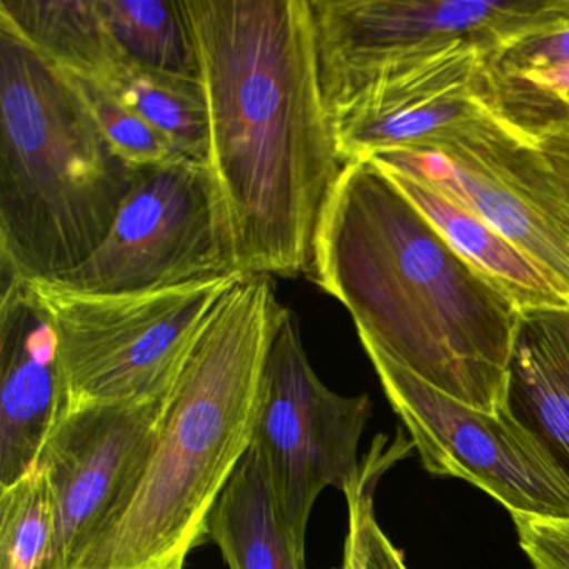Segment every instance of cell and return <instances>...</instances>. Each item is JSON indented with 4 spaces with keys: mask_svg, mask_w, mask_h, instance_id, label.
<instances>
[{
    "mask_svg": "<svg viewBox=\"0 0 569 569\" xmlns=\"http://www.w3.org/2000/svg\"><path fill=\"white\" fill-rule=\"evenodd\" d=\"M366 569H408L402 552L385 535L375 516V502L365 516Z\"/></svg>",
    "mask_w": 569,
    "mask_h": 569,
    "instance_id": "obj_25",
    "label": "cell"
},
{
    "mask_svg": "<svg viewBox=\"0 0 569 569\" xmlns=\"http://www.w3.org/2000/svg\"><path fill=\"white\" fill-rule=\"evenodd\" d=\"M54 536V498L41 462L0 489V569H46Z\"/></svg>",
    "mask_w": 569,
    "mask_h": 569,
    "instance_id": "obj_21",
    "label": "cell"
},
{
    "mask_svg": "<svg viewBox=\"0 0 569 569\" xmlns=\"http://www.w3.org/2000/svg\"><path fill=\"white\" fill-rule=\"evenodd\" d=\"M241 274H309L342 164L309 0H182Z\"/></svg>",
    "mask_w": 569,
    "mask_h": 569,
    "instance_id": "obj_1",
    "label": "cell"
},
{
    "mask_svg": "<svg viewBox=\"0 0 569 569\" xmlns=\"http://www.w3.org/2000/svg\"><path fill=\"white\" fill-rule=\"evenodd\" d=\"M68 76L88 102L112 151L122 161L131 168L142 169L164 164L176 158L169 142L134 109L129 108L114 89L91 79Z\"/></svg>",
    "mask_w": 569,
    "mask_h": 569,
    "instance_id": "obj_22",
    "label": "cell"
},
{
    "mask_svg": "<svg viewBox=\"0 0 569 569\" xmlns=\"http://www.w3.org/2000/svg\"><path fill=\"white\" fill-rule=\"evenodd\" d=\"M286 308L271 276L244 274L199 331L144 468L69 569H184L251 448L266 359Z\"/></svg>",
    "mask_w": 569,
    "mask_h": 569,
    "instance_id": "obj_3",
    "label": "cell"
},
{
    "mask_svg": "<svg viewBox=\"0 0 569 569\" xmlns=\"http://www.w3.org/2000/svg\"><path fill=\"white\" fill-rule=\"evenodd\" d=\"M541 142L569 158V134L556 136V138L545 139Z\"/></svg>",
    "mask_w": 569,
    "mask_h": 569,
    "instance_id": "obj_26",
    "label": "cell"
},
{
    "mask_svg": "<svg viewBox=\"0 0 569 569\" xmlns=\"http://www.w3.org/2000/svg\"><path fill=\"white\" fill-rule=\"evenodd\" d=\"M518 542L532 569H569V521L512 518Z\"/></svg>",
    "mask_w": 569,
    "mask_h": 569,
    "instance_id": "obj_24",
    "label": "cell"
},
{
    "mask_svg": "<svg viewBox=\"0 0 569 569\" xmlns=\"http://www.w3.org/2000/svg\"><path fill=\"white\" fill-rule=\"evenodd\" d=\"M485 219L569 301V158L498 119L429 151L372 156Z\"/></svg>",
    "mask_w": 569,
    "mask_h": 569,
    "instance_id": "obj_8",
    "label": "cell"
},
{
    "mask_svg": "<svg viewBox=\"0 0 569 569\" xmlns=\"http://www.w3.org/2000/svg\"><path fill=\"white\" fill-rule=\"evenodd\" d=\"M209 539L229 569H308L279 508L268 469L249 448L209 519Z\"/></svg>",
    "mask_w": 569,
    "mask_h": 569,
    "instance_id": "obj_16",
    "label": "cell"
},
{
    "mask_svg": "<svg viewBox=\"0 0 569 569\" xmlns=\"http://www.w3.org/2000/svg\"><path fill=\"white\" fill-rule=\"evenodd\" d=\"M422 468L462 479L511 518L569 521V485L508 409L472 408L379 352H366Z\"/></svg>",
    "mask_w": 569,
    "mask_h": 569,
    "instance_id": "obj_10",
    "label": "cell"
},
{
    "mask_svg": "<svg viewBox=\"0 0 569 569\" xmlns=\"http://www.w3.org/2000/svg\"><path fill=\"white\" fill-rule=\"evenodd\" d=\"M136 174L71 78L0 21V281H56L88 261Z\"/></svg>",
    "mask_w": 569,
    "mask_h": 569,
    "instance_id": "obj_4",
    "label": "cell"
},
{
    "mask_svg": "<svg viewBox=\"0 0 569 569\" xmlns=\"http://www.w3.org/2000/svg\"><path fill=\"white\" fill-rule=\"evenodd\" d=\"M98 6L129 66L201 79L182 0H98Z\"/></svg>",
    "mask_w": 569,
    "mask_h": 569,
    "instance_id": "obj_18",
    "label": "cell"
},
{
    "mask_svg": "<svg viewBox=\"0 0 569 569\" xmlns=\"http://www.w3.org/2000/svg\"><path fill=\"white\" fill-rule=\"evenodd\" d=\"M412 449L415 446L401 436V432L391 446L388 445L386 436L376 438L371 451L362 461L358 482L345 495L348 499V535L345 539L341 565L335 569H366V509L375 502L376 486L382 475L396 462L405 459Z\"/></svg>",
    "mask_w": 569,
    "mask_h": 569,
    "instance_id": "obj_23",
    "label": "cell"
},
{
    "mask_svg": "<svg viewBox=\"0 0 569 569\" xmlns=\"http://www.w3.org/2000/svg\"><path fill=\"white\" fill-rule=\"evenodd\" d=\"M368 395L342 396L321 381L286 309L266 359L251 448L268 469L286 525L306 548L312 508L326 488L348 492L371 418Z\"/></svg>",
    "mask_w": 569,
    "mask_h": 569,
    "instance_id": "obj_9",
    "label": "cell"
},
{
    "mask_svg": "<svg viewBox=\"0 0 569 569\" xmlns=\"http://www.w3.org/2000/svg\"><path fill=\"white\" fill-rule=\"evenodd\" d=\"M485 49L459 44L389 69L331 116L342 164L429 151L496 119L476 96Z\"/></svg>",
    "mask_w": 569,
    "mask_h": 569,
    "instance_id": "obj_12",
    "label": "cell"
},
{
    "mask_svg": "<svg viewBox=\"0 0 569 569\" xmlns=\"http://www.w3.org/2000/svg\"><path fill=\"white\" fill-rule=\"evenodd\" d=\"M476 96L502 126L526 141L569 134V58L522 74L478 71Z\"/></svg>",
    "mask_w": 569,
    "mask_h": 569,
    "instance_id": "obj_20",
    "label": "cell"
},
{
    "mask_svg": "<svg viewBox=\"0 0 569 569\" xmlns=\"http://www.w3.org/2000/svg\"><path fill=\"white\" fill-rule=\"evenodd\" d=\"M505 408L569 485V305L519 315Z\"/></svg>",
    "mask_w": 569,
    "mask_h": 569,
    "instance_id": "obj_14",
    "label": "cell"
},
{
    "mask_svg": "<svg viewBox=\"0 0 569 569\" xmlns=\"http://www.w3.org/2000/svg\"><path fill=\"white\" fill-rule=\"evenodd\" d=\"M0 21L68 74L114 89L128 72L98 0H0Z\"/></svg>",
    "mask_w": 569,
    "mask_h": 569,
    "instance_id": "obj_17",
    "label": "cell"
},
{
    "mask_svg": "<svg viewBox=\"0 0 569 569\" xmlns=\"http://www.w3.org/2000/svg\"><path fill=\"white\" fill-rule=\"evenodd\" d=\"M64 406L59 338L34 286L0 288V489L31 471Z\"/></svg>",
    "mask_w": 569,
    "mask_h": 569,
    "instance_id": "obj_13",
    "label": "cell"
},
{
    "mask_svg": "<svg viewBox=\"0 0 569 569\" xmlns=\"http://www.w3.org/2000/svg\"><path fill=\"white\" fill-rule=\"evenodd\" d=\"M329 114L389 69L459 44L496 48L569 19V0H309Z\"/></svg>",
    "mask_w": 569,
    "mask_h": 569,
    "instance_id": "obj_7",
    "label": "cell"
},
{
    "mask_svg": "<svg viewBox=\"0 0 569 569\" xmlns=\"http://www.w3.org/2000/svg\"><path fill=\"white\" fill-rule=\"evenodd\" d=\"M168 396L59 415L39 458L54 498V536L46 569H69L138 478L158 438Z\"/></svg>",
    "mask_w": 569,
    "mask_h": 569,
    "instance_id": "obj_11",
    "label": "cell"
},
{
    "mask_svg": "<svg viewBox=\"0 0 569 569\" xmlns=\"http://www.w3.org/2000/svg\"><path fill=\"white\" fill-rule=\"evenodd\" d=\"M241 274L211 168L172 158L138 169L108 238L56 279L86 295H141Z\"/></svg>",
    "mask_w": 569,
    "mask_h": 569,
    "instance_id": "obj_6",
    "label": "cell"
},
{
    "mask_svg": "<svg viewBox=\"0 0 569 569\" xmlns=\"http://www.w3.org/2000/svg\"><path fill=\"white\" fill-rule=\"evenodd\" d=\"M379 168L435 226L445 241L476 271L502 289L521 311L569 305L545 271L485 219L421 179L382 166Z\"/></svg>",
    "mask_w": 569,
    "mask_h": 569,
    "instance_id": "obj_15",
    "label": "cell"
},
{
    "mask_svg": "<svg viewBox=\"0 0 569 569\" xmlns=\"http://www.w3.org/2000/svg\"><path fill=\"white\" fill-rule=\"evenodd\" d=\"M114 91L169 142L176 156L209 164L211 126L201 79L129 66Z\"/></svg>",
    "mask_w": 569,
    "mask_h": 569,
    "instance_id": "obj_19",
    "label": "cell"
},
{
    "mask_svg": "<svg viewBox=\"0 0 569 569\" xmlns=\"http://www.w3.org/2000/svg\"><path fill=\"white\" fill-rule=\"evenodd\" d=\"M308 276L348 309L366 352L472 408L505 409L521 309L371 159L342 169Z\"/></svg>",
    "mask_w": 569,
    "mask_h": 569,
    "instance_id": "obj_2",
    "label": "cell"
},
{
    "mask_svg": "<svg viewBox=\"0 0 569 569\" xmlns=\"http://www.w3.org/2000/svg\"><path fill=\"white\" fill-rule=\"evenodd\" d=\"M241 276L118 296L31 282L58 331L62 411L168 396L212 308Z\"/></svg>",
    "mask_w": 569,
    "mask_h": 569,
    "instance_id": "obj_5",
    "label": "cell"
}]
</instances>
